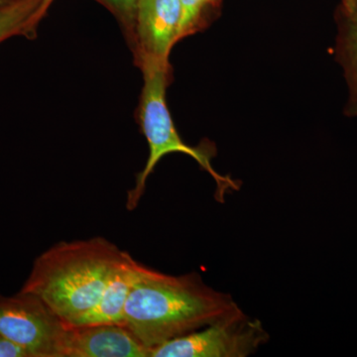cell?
I'll return each instance as SVG.
<instances>
[{"mask_svg": "<svg viewBox=\"0 0 357 357\" xmlns=\"http://www.w3.org/2000/svg\"><path fill=\"white\" fill-rule=\"evenodd\" d=\"M243 312L229 294L206 285L198 273L175 276L138 263L124 307L123 326L151 352Z\"/></svg>", "mask_w": 357, "mask_h": 357, "instance_id": "1", "label": "cell"}, {"mask_svg": "<svg viewBox=\"0 0 357 357\" xmlns=\"http://www.w3.org/2000/svg\"><path fill=\"white\" fill-rule=\"evenodd\" d=\"M126 252L102 236L61 241L35 259L20 291L43 301L67 326H76L95 307Z\"/></svg>", "mask_w": 357, "mask_h": 357, "instance_id": "2", "label": "cell"}, {"mask_svg": "<svg viewBox=\"0 0 357 357\" xmlns=\"http://www.w3.org/2000/svg\"><path fill=\"white\" fill-rule=\"evenodd\" d=\"M138 67L142 72L143 86L137 109V121L146 138L149 155L144 168L137 175L135 185L128 192L126 206L132 211L139 204L145 185L155 167L166 155L182 153L192 157L206 171L218 185L220 201H225L229 190H238L236 181L218 174L211 165L213 150L208 146L192 147L184 142L171 116L167 105V89L172 81V68L169 62L145 61Z\"/></svg>", "mask_w": 357, "mask_h": 357, "instance_id": "3", "label": "cell"}, {"mask_svg": "<svg viewBox=\"0 0 357 357\" xmlns=\"http://www.w3.org/2000/svg\"><path fill=\"white\" fill-rule=\"evenodd\" d=\"M67 325L32 294L0 295V337L28 357H59Z\"/></svg>", "mask_w": 357, "mask_h": 357, "instance_id": "4", "label": "cell"}, {"mask_svg": "<svg viewBox=\"0 0 357 357\" xmlns=\"http://www.w3.org/2000/svg\"><path fill=\"white\" fill-rule=\"evenodd\" d=\"M269 338L261 321L243 312L165 342L150 357H246Z\"/></svg>", "mask_w": 357, "mask_h": 357, "instance_id": "5", "label": "cell"}, {"mask_svg": "<svg viewBox=\"0 0 357 357\" xmlns=\"http://www.w3.org/2000/svg\"><path fill=\"white\" fill-rule=\"evenodd\" d=\"M180 0H139L131 39L136 66L145 61L169 62L178 43L181 22Z\"/></svg>", "mask_w": 357, "mask_h": 357, "instance_id": "6", "label": "cell"}, {"mask_svg": "<svg viewBox=\"0 0 357 357\" xmlns=\"http://www.w3.org/2000/svg\"><path fill=\"white\" fill-rule=\"evenodd\" d=\"M59 357H150L128 328L119 324L68 326Z\"/></svg>", "mask_w": 357, "mask_h": 357, "instance_id": "7", "label": "cell"}, {"mask_svg": "<svg viewBox=\"0 0 357 357\" xmlns=\"http://www.w3.org/2000/svg\"><path fill=\"white\" fill-rule=\"evenodd\" d=\"M138 263L126 252L115 268L95 307L76 326L119 324L123 325L124 307L135 282Z\"/></svg>", "mask_w": 357, "mask_h": 357, "instance_id": "8", "label": "cell"}, {"mask_svg": "<svg viewBox=\"0 0 357 357\" xmlns=\"http://www.w3.org/2000/svg\"><path fill=\"white\" fill-rule=\"evenodd\" d=\"M335 58L347 82L344 114L357 117V9L351 13L338 11Z\"/></svg>", "mask_w": 357, "mask_h": 357, "instance_id": "9", "label": "cell"}, {"mask_svg": "<svg viewBox=\"0 0 357 357\" xmlns=\"http://www.w3.org/2000/svg\"><path fill=\"white\" fill-rule=\"evenodd\" d=\"M41 7L42 0H17L0 8V45L16 36H36Z\"/></svg>", "mask_w": 357, "mask_h": 357, "instance_id": "10", "label": "cell"}, {"mask_svg": "<svg viewBox=\"0 0 357 357\" xmlns=\"http://www.w3.org/2000/svg\"><path fill=\"white\" fill-rule=\"evenodd\" d=\"M222 0H180L178 42L206 30L220 13Z\"/></svg>", "mask_w": 357, "mask_h": 357, "instance_id": "11", "label": "cell"}, {"mask_svg": "<svg viewBox=\"0 0 357 357\" xmlns=\"http://www.w3.org/2000/svg\"><path fill=\"white\" fill-rule=\"evenodd\" d=\"M114 14L121 24L128 44L132 39L136 8L139 0H96Z\"/></svg>", "mask_w": 357, "mask_h": 357, "instance_id": "12", "label": "cell"}, {"mask_svg": "<svg viewBox=\"0 0 357 357\" xmlns=\"http://www.w3.org/2000/svg\"><path fill=\"white\" fill-rule=\"evenodd\" d=\"M0 357H28V356L17 345L0 337Z\"/></svg>", "mask_w": 357, "mask_h": 357, "instance_id": "13", "label": "cell"}, {"mask_svg": "<svg viewBox=\"0 0 357 357\" xmlns=\"http://www.w3.org/2000/svg\"><path fill=\"white\" fill-rule=\"evenodd\" d=\"M357 9V0H340V10L344 13H351Z\"/></svg>", "mask_w": 357, "mask_h": 357, "instance_id": "14", "label": "cell"}, {"mask_svg": "<svg viewBox=\"0 0 357 357\" xmlns=\"http://www.w3.org/2000/svg\"><path fill=\"white\" fill-rule=\"evenodd\" d=\"M54 0H42L41 13L43 15H46L47 11H48L49 7L53 3Z\"/></svg>", "mask_w": 357, "mask_h": 357, "instance_id": "15", "label": "cell"}, {"mask_svg": "<svg viewBox=\"0 0 357 357\" xmlns=\"http://www.w3.org/2000/svg\"><path fill=\"white\" fill-rule=\"evenodd\" d=\"M15 1H17V0H0V8L8 6V4L13 3V2Z\"/></svg>", "mask_w": 357, "mask_h": 357, "instance_id": "16", "label": "cell"}]
</instances>
